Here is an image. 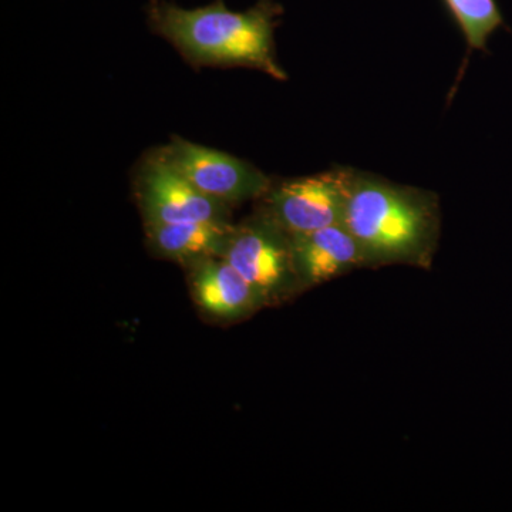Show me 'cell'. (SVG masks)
<instances>
[{
  "mask_svg": "<svg viewBox=\"0 0 512 512\" xmlns=\"http://www.w3.org/2000/svg\"><path fill=\"white\" fill-rule=\"evenodd\" d=\"M282 13L275 0H258L245 12H232L224 0L195 9L180 8L168 0H150L147 6L151 30L195 69L249 67L279 82L288 80L275 53L274 33Z\"/></svg>",
  "mask_w": 512,
  "mask_h": 512,
  "instance_id": "cell-1",
  "label": "cell"
},
{
  "mask_svg": "<svg viewBox=\"0 0 512 512\" xmlns=\"http://www.w3.org/2000/svg\"><path fill=\"white\" fill-rule=\"evenodd\" d=\"M343 225L362 248L366 268L429 269L440 241L439 197L353 168Z\"/></svg>",
  "mask_w": 512,
  "mask_h": 512,
  "instance_id": "cell-2",
  "label": "cell"
},
{
  "mask_svg": "<svg viewBox=\"0 0 512 512\" xmlns=\"http://www.w3.org/2000/svg\"><path fill=\"white\" fill-rule=\"evenodd\" d=\"M222 258L247 279L265 308L291 301L303 292L291 235L261 210L234 225Z\"/></svg>",
  "mask_w": 512,
  "mask_h": 512,
  "instance_id": "cell-3",
  "label": "cell"
},
{
  "mask_svg": "<svg viewBox=\"0 0 512 512\" xmlns=\"http://www.w3.org/2000/svg\"><path fill=\"white\" fill-rule=\"evenodd\" d=\"M353 168L333 167L323 173L274 181L258 210L289 235L306 234L343 224Z\"/></svg>",
  "mask_w": 512,
  "mask_h": 512,
  "instance_id": "cell-4",
  "label": "cell"
},
{
  "mask_svg": "<svg viewBox=\"0 0 512 512\" xmlns=\"http://www.w3.org/2000/svg\"><path fill=\"white\" fill-rule=\"evenodd\" d=\"M133 188L144 225L229 221L231 217L229 205L195 188L158 148L138 163Z\"/></svg>",
  "mask_w": 512,
  "mask_h": 512,
  "instance_id": "cell-5",
  "label": "cell"
},
{
  "mask_svg": "<svg viewBox=\"0 0 512 512\" xmlns=\"http://www.w3.org/2000/svg\"><path fill=\"white\" fill-rule=\"evenodd\" d=\"M195 188L229 207L261 200L274 180L248 161L181 137L158 148Z\"/></svg>",
  "mask_w": 512,
  "mask_h": 512,
  "instance_id": "cell-6",
  "label": "cell"
},
{
  "mask_svg": "<svg viewBox=\"0 0 512 512\" xmlns=\"http://www.w3.org/2000/svg\"><path fill=\"white\" fill-rule=\"evenodd\" d=\"M187 269L195 305L215 322H239L265 308L255 289L227 259L208 258Z\"/></svg>",
  "mask_w": 512,
  "mask_h": 512,
  "instance_id": "cell-7",
  "label": "cell"
},
{
  "mask_svg": "<svg viewBox=\"0 0 512 512\" xmlns=\"http://www.w3.org/2000/svg\"><path fill=\"white\" fill-rule=\"evenodd\" d=\"M293 261L303 291L366 268L365 255L343 224L291 235Z\"/></svg>",
  "mask_w": 512,
  "mask_h": 512,
  "instance_id": "cell-8",
  "label": "cell"
},
{
  "mask_svg": "<svg viewBox=\"0 0 512 512\" xmlns=\"http://www.w3.org/2000/svg\"><path fill=\"white\" fill-rule=\"evenodd\" d=\"M234 225L231 221H198L144 225V229L151 254L187 268L204 259L222 258Z\"/></svg>",
  "mask_w": 512,
  "mask_h": 512,
  "instance_id": "cell-9",
  "label": "cell"
},
{
  "mask_svg": "<svg viewBox=\"0 0 512 512\" xmlns=\"http://www.w3.org/2000/svg\"><path fill=\"white\" fill-rule=\"evenodd\" d=\"M444 3L463 33L468 47L460 77L457 79L458 86L470 53L473 50H487L488 40L495 30L504 25V19L495 0H444Z\"/></svg>",
  "mask_w": 512,
  "mask_h": 512,
  "instance_id": "cell-10",
  "label": "cell"
}]
</instances>
